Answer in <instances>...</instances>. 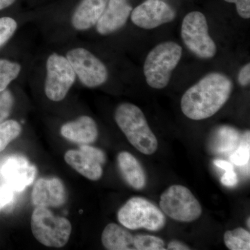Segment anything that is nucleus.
Returning a JSON list of instances; mask_svg holds the SVG:
<instances>
[{
  "label": "nucleus",
  "instance_id": "obj_1",
  "mask_svg": "<svg viewBox=\"0 0 250 250\" xmlns=\"http://www.w3.org/2000/svg\"><path fill=\"white\" fill-rule=\"evenodd\" d=\"M232 89V82L228 76L212 72L185 92L181 100V108L189 119H207L221 109Z\"/></svg>",
  "mask_w": 250,
  "mask_h": 250
},
{
  "label": "nucleus",
  "instance_id": "obj_2",
  "mask_svg": "<svg viewBox=\"0 0 250 250\" xmlns=\"http://www.w3.org/2000/svg\"><path fill=\"white\" fill-rule=\"evenodd\" d=\"M115 121L129 142L140 152L151 155L157 150V139L149 128L144 113L137 106L121 104L115 112Z\"/></svg>",
  "mask_w": 250,
  "mask_h": 250
},
{
  "label": "nucleus",
  "instance_id": "obj_3",
  "mask_svg": "<svg viewBox=\"0 0 250 250\" xmlns=\"http://www.w3.org/2000/svg\"><path fill=\"white\" fill-rule=\"evenodd\" d=\"M182 55V47L172 41L156 45L148 54L144 63L143 71L147 84L155 89L166 88Z\"/></svg>",
  "mask_w": 250,
  "mask_h": 250
},
{
  "label": "nucleus",
  "instance_id": "obj_4",
  "mask_svg": "<svg viewBox=\"0 0 250 250\" xmlns=\"http://www.w3.org/2000/svg\"><path fill=\"white\" fill-rule=\"evenodd\" d=\"M119 223L128 229H146L159 231L165 227V215L155 205L143 197L129 199L118 212Z\"/></svg>",
  "mask_w": 250,
  "mask_h": 250
},
{
  "label": "nucleus",
  "instance_id": "obj_5",
  "mask_svg": "<svg viewBox=\"0 0 250 250\" xmlns=\"http://www.w3.org/2000/svg\"><path fill=\"white\" fill-rule=\"evenodd\" d=\"M33 235L41 244L51 248H62L68 242L72 225L67 218L54 216L45 207H36L31 215Z\"/></svg>",
  "mask_w": 250,
  "mask_h": 250
},
{
  "label": "nucleus",
  "instance_id": "obj_6",
  "mask_svg": "<svg viewBox=\"0 0 250 250\" xmlns=\"http://www.w3.org/2000/svg\"><path fill=\"white\" fill-rule=\"evenodd\" d=\"M159 206L170 218L183 223H191L202 213V206L188 188L171 186L161 195Z\"/></svg>",
  "mask_w": 250,
  "mask_h": 250
},
{
  "label": "nucleus",
  "instance_id": "obj_7",
  "mask_svg": "<svg viewBox=\"0 0 250 250\" xmlns=\"http://www.w3.org/2000/svg\"><path fill=\"white\" fill-rule=\"evenodd\" d=\"M182 38L187 48L200 59H211L216 54V45L208 33L205 15L199 11L189 13L182 24Z\"/></svg>",
  "mask_w": 250,
  "mask_h": 250
},
{
  "label": "nucleus",
  "instance_id": "obj_8",
  "mask_svg": "<svg viewBox=\"0 0 250 250\" xmlns=\"http://www.w3.org/2000/svg\"><path fill=\"white\" fill-rule=\"evenodd\" d=\"M76 80V75L66 57L50 54L46 62L45 93L49 100L60 102L66 97Z\"/></svg>",
  "mask_w": 250,
  "mask_h": 250
},
{
  "label": "nucleus",
  "instance_id": "obj_9",
  "mask_svg": "<svg viewBox=\"0 0 250 250\" xmlns=\"http://www.w3.org/2000/svg\"><path fill=\"white\" fill-rule=\"evenodd\" d=\"M65 57L81 83L87 88H96L107 81V68L88 49L83 47L70 49Z\"/></svg>",
  "mask_w": 250,
  "mask_h": 250
},
{
  "label": "nucleus",
  "instance_id": "obj_10",
  "mask_svg": "<svg viewBox=\"0 0 250 250\" xmlns=\"http://www.w3.org/2000/svg\"><path fill=\"white\" fill-rule=\"evenodd\" d=\"M36 167L21 156L6 158L0 166V178L13 192H21L35 179Z\"/></svg>",
  "mask_w": 250,
  "mask_h": 250
},
{
  "label": "nucleus",
  "instance_id": "obj_11",
  "mask_svg": "<svg viewBox=\"0 0 250 250\" xmlns=\"http://www.w3.org/2000/svg\"><path fill=\"white\" fill-rule=\"evenodd\" d=\"M135 25L144 29H152L172 22L175 18L174 9L161 0H146L131 13Z\"/></svg>",
  "mask_w": 250,
  "mask_h": 250
},
{
  "label": "nucleus",
  "instance_id": "obj_12",
  "mask_svg": "<svg viewBox=\"0 0 250 250\" xmlns=\"http://www.w3.org/2000/svg\"><path fill=\"white\" fill-rule=\"evenodd\" d=\"M31 200L36 207H59L66 200V190L58 178H42L36 182Z\"/></svg>",
  "mask_w": 250,
  "mask_h": 250
},
{
  "label": "nucleus",
  "instance_id": "obj_13",
  "mask_svg": "<svg viewBox=\"0 0 250 250\" xmlns=\"http://www.w3.org/2000/svg\"><path fill=\"white\" fill-rule=\"evenodd\" d=\"M131 11L129 0H108L97 22V31L101 35H108L119 30L126 24Z\"/></svg>",
  "mask_w": 250,
  "mask_h": 250
},
{
  "label": "nucleus",
  "instance_id": "obj_14",
  "mask_svg": "<svg viewBox=\"0 0 250 250\" xmlns=\"http://www.w3.org/2000/svg\"><path fill=\"white\" fill-rule=\"evenodd\" d=\"M61 133L65 139L81 145H88L96 141L98 129L96 123L89 116H82L62 126Z\"/></svg>",
  "mask_w": 250,
  "mask_h": 250
},
{
  "label": "nucleus",
  "instance_id": "obj_15",
  "mask_svg": "<svg viewBox=\"0 0 250 250\" xmlns=\"http://www.w3.org/2000/svg\"><path fill=\"white\" fill-rule=\"evenodd\" d=\"M108 0H82L72 15V27L77 31H86L96 25L106 9Z\"/></svg>",
  "mask_w": 250,
  "mask_h": 250
},
{
  "label": "nucleus",
  "instance_id": "obj_16",
  "mask_svg": "<svg viewBox=\"0 0 250 250\" xmlns=\"http://www.w3.org/2000/svg\"><path fill=\"white\" fill-rule=\"evenodd\" d=\"M65 162L85 178L98 181L103 174V164L88 153L69 150L64 156Z\"/></svg>",
  "mask_w": 250,
  "mask_h": 250
},
{
  "label": "nucleus",
  "instance_id": "obj_17",
  "mask_svg": "<svg viewBox=\"0 0 250 250\" xmlns=\"http://www.w3.org/2000/svg\"><path fill=\"white\" fill-rule=\"evenodd\" d=\"M118 165L123 178L130 187L136 190H142L146 187V172L139 160L131 153H120L118 156Z\"/></svg>",
  "mask_w": 250,
  "mask_h": 250
},
{
  "label": "nucleus",
  "instance_id": "obj_18",
  "mask_svg": "<svg viewBox=\"0 0 250 250\" xmlns=\"http://www.w3.org/2000/svg\"><path fill=\"white\" fill-rule=\"evenodd\" d=\"M242 135L230 126H221L215 130L210 138L209 149L213 154H226L233 152L239 146Z\"/></svg>",
  "mask_w": 250,
  "mask_h": 250
},
{
  "label": "nucleus",
  "instance_id": "obj_19",
  "mask_svg": "<svg viewBox=\"0 0 250 250\" xmlns=\"http://www.w3.org/2000/svg\"><path fill=\"white\" fill-rule=\"evenodd\" d=\"M102 243L108 250H135L134 236L115 223L106 225L102 235Z\"/></svg>",
  "mask_w": 250,
  "mask_h": 250
},
{
  "label": "nucleus",
  "instance_id": "obj_20",
  "mask_svg": "<svg viewBox=\"0 0 250 250\" xmlns=\"http://www.w3.org/2000/svg\"><path fill=\"white\" fill-rule=\"evenodd\" d=\"M225 246L230 250H250V233L245 229L229 230L224 235Z\"/></svg>",
  "mask_w": 250,
  "mask_h": 250
},
{
  "label": "nucleus",
  "instance_id": "obj_21",
  "mask_svg": "<svg viewBox=\"0 0 250 250\" xmlns=\"http://www.w3.org/2000/svg\"><path fill=\"white\" fill-rule=\"evenodd\" d=\"M22 67L18 62L0 59V92L6 90L8 85L19 76Z\"/></svg>",
  "mask_w": 250,
  "mask_h": 250
},
{
  "label": "nucleus",
  "instance_id": "obj_22",
  "mask_svg": "<svg viewBox=\"0 0 250 250\" xmlns=\"http://www.w3.org/2000/svg\"><path fill=\"white\" fill-rule=\"evenodd\" d=\"M21 131V125L14 120L0 123V152L4 150L11 141L18 138Z\"/></svg>",
  "mask_w": 250,
  "mask_h": 250
},
{
  "label": "nucleus",
  "instance_id": "obj_23",
  "mask_svg": "<svg viewBox=\"0 0 250 250\" xmlns=\"http://www.w3.org/2000/svg\"><path fill=\"white\" fill-rule=\"evenodd\" d=\"M250 131L242 135L241 143L230 156V161L237 166L249 165L250 159Z\"/></svg>",
  "mask_w": 250,
  "mask_h": 250
},
{
  "label": "nucleus",
  "instance_id": "obj_24",
  "mask_svg": "<svg viewBox=\"0 0 250 250\" xmlns=\"http://www.w3.org/2000/svg\"><path fill=\"white\" fill-rule=\"evenodd\" d=\"M135 250H164V240L155 236L138 234L134 236Z\"/></svg>",
  "mask_w": 250,
  "mask_h": 250
},
{
  "label": "nucleus",
  "instance_id": "obj_25",
  "mask_svg": "<svg viewBox=\"0 0 250 250\" xmlns=\"http://www.w3.org/2000/svg\"><path fill=\"white\" fill-rule=\"evenodd\" d=\"M17 28L18 23L14 18H0V47L12 37Z\"/></svg>",
  "mask_w": 250,
  "mask_h": 250
},
{
  "label": "nucleus",
  "instance_id": "obj_26",
  "mask_svg": "<svg viewBox=\"0 0 250 250\" xmlns=\"http://www.w3.org/2000/svg\"><path fill=\"white\" fill-rule=\"evenodd\" d=\"M14 103V96L11 91L5 90L0 92V123L9 116Z\"/></svg>",
  "mask_w": 250,
  "mask_h": 250
},
{
  "label": "nucleus",
  "instance_id": "obj_27",
  "mask_svg": "<svg viewBox=\"0 0 250 250\" xmlns=\"http://www.w3.org/2000/svg\"><path fill=\"white\" fill-rule=\"evenodd\" d=\"M229 3L236 4L237 12L241 18L248 19L250 18V0H225Z\"/></svg>",
  "mask_w": 250,
  "mask_h": 250
},
{
  "label": "nucleus",
  "instance_id": "obj_28",
  "mask_svg": "<svg viewBox=\"0 0 250 250\" xmlns=\"http://www.w3.org/2000/svg\"><path fill=\"white\" fill-rule=\"evenodd\" d=\"M14 192L11 189L4 185L0 187V210L11 205L14 201Z\"/></svg>",
  "mask_w": 250,
  "mask_h": 250
},
{
  "label": "nucleus",
  "instance_id": "obj_29",
  "mask_svg": "<svg viewBox=\"0 0 250 250\" xmlns=\"http://www.w3.org/2000/svg\"><path fill=\"white\" fill-rule=\"evenodd\" d=\"M225 174L221 177V183L227 187H234L238 184V179L234 168L225 170Z\"/></svg>",
  "mask_w": 250,
  "mask_h": 250
},
{
  "label": "nucleus",
  "instance_id": "obj_30",
  "mask_svg": "<svg viewBox=\"0 0 250 250\" xmlns=\"http://www.w3.org/2000/svg\"><path fill=\"white\" fill-rule=\"evenodd\" d=\"M238 82L242 86H247L250 82V64H246L241 70L238 76Z\"/></svg>",
  "mask_w": 250,
  "mask_h": 250
},
{
  "label": "nucleus",
  "instance_id": "obj_31",
  "mask_svg": "<svg viewBox=\"0 0 250 250\" xmlns=\"http://www.w3.org/2000/svg\"><path fill=\"white\" fill-rule=\"evenodd\" d=\"M167 250H189L190 248L182 242L179 241H172L167 245Z\"/></svg>",
  "mask_w": 250,
  "mask_h": 250
},
{
  "label": "nucleus",
  "instance_id": "obj_32",
  "mask_svg": "<svg viewBox=\"0 0 250 250\" xmlns=\"http://www.w3.org/2000/svg\"><path fill=\"white\" fill-rule=\"evenodd\" d=\"M213 164L219 168L223 170H229V169L234 168L233 164L228 161L222 160V159H215L213 161Z\"/></svg>",
  "mask_w": 250,
  "mask_h": 250
},
{
  "label": "nucleus",
  "instance_id": "obj_33",
  "mask_svg": "<svg viewBox=\"0 0 250 250\" xmlns=\"http://www.w3.org/2000/svg\"><path fill=\"white\" fill-rule=\"evenodd\" d=\"M16 0H0V11L11 6Z\"/></svg>",
  "mask_w": 250,
  "mask_h": 250
},
{
  "label": "nucleus",
  "instance_id": "obj_34",
  "mask_svg": "<svg viewBox=\"0 0 250 250\" xmlns=\"http://www.w3.org/2000/svg\"><path fill=\"white\" fill-rule=\"evenodd\" d=\"M250 219L249 218L248 219V221H247V224H248V228H250Z\"/></svg>",
  "mask_w": 250,
  "mask_h": 250
}]
</instances>
